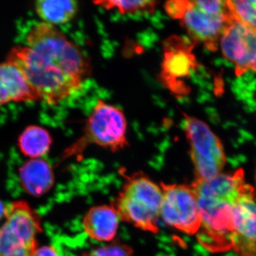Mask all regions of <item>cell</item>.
Instances as JSON below:
<instances>
[{
    "instance_id": "obj_1",
    "label": "cell",
    "mask_w": 256,
    "mask_h": 256,
    "mask_svg": "<svg viewBox=\"0 0 256 256\" xmlns=\"http://www.w3.org/2000/svg\"><path fill=\"white\" fill-rule=\"evenodd\" d=\"M6 60L22 72L40 100L50 106L77 92L90 74L80 48L56 26L42 22L28 32L26 45L13 46Z\"/></svg>"
},
{
    "instance_id": "obj_2",
    "label": "cell",
    "mask_w": 256,
    "mask_h": 256,
    "mask_svg": "<svg viewBox=\"0 0 256 256\" xmlns=\"http://www.w3.org/2000/svg\"><path fill=\"white\" fill-rule=\"evenodd\" d=\"M246 185L242 169L213 178H195L190 184L201 217L197 239L208 252L232 249L233 210Z\"/></svg>"
},
{
    "instance_id": "obj_3",
    "label": "cell",
    "mask_w": 256,
    "mask_h": 256,
    "mask_svg": "<svg viewBox=\"0 0 256 256\" xmlns=\"http://www.w3.org/2000/svg\"><path fill=\"white\" fill-rule=\"evenodd\" d=\"M124 176V184L111 202V206L121 222L132 224L144 232L158 234L162 201L161 188L141 172Z\"/></svg>"
},
{
    "instance_id": "obj_4",
    "label": "cell",
    "mask_w": 256,
    "mask_h": 256,
    "mask_svg": "<svg viewBox=\"0 0 256 256\" xmlns=\"http://www.w3.org/2000/svg\"><path fill=\"white\" fill-rule=\"evenodd\" d=\"M127 128L126 116L120 109L98 100L88 118L82 136L64 152L62 159L80 156L90 144L112 152L124 149L128 146Z\"/></svg>"
},
{
    "instance_id": "obj_5",
    "label": "cell",
    "mask_w": 256,
    "mask_h": 256,
    "mask_svg": "<svg viewBox=\"0 0 256 256\" xmlns=\"http://www.w3.org/2000/svg\"><path fill=\"white\" fill-rule=\"evenodd\" d=\"M5 220L0 227V256H31L38 248L37 236L42 233V218L23 200L6 206Z\"/></svg>"
},
{
    "instance_id": "obj_6",
    "label": "cell",
    "mask_w": 256,
    "mask_h": 256,
    "mask_svg": "<svg viewBox=\"0 0 256 256\" xmlns=\"http://www.w3.org/2000/svg\"><path fill=\"white\" fill-rule=\"evenodd\" d=\"M232 20L227 1L194 0L180 21L194 44L200 42L214 52Z\"/></svg>"
},
{
    "instance_id": "obj_7",
    "label": "cell",
    "mask_w": 256,
    "mask_h": 256,
    "mask_svg": "<svg viewBox=\"0 0 256 256\" xmlns=\"http://www.w3.org/2000/svg\"><path fill=\"white\" fill-rule=\"evenodd\" d=\"M184 116L195 178H210L220 174L226 159L220 138L203 121L186 114Z\"/></svg>"
},
{
    "instance_id": "obj_8",
    "label": "cell",
    "mask_w": 256,
    "mask_h": 256,
    "mask_svg": "<svg viewBox=\"0 0 256 256\" xmlns=\"http://www.w3.org/2000/svg\"><path fill=\"white\" fill-rule=\"evenodd\" d=\"M162 201L160 218L164 224L188 236L201 228V217L196 196L190 184L160 183Z\"/></svg>"
},
{
    "instance_id": "obj_9",
    "label": "cell",
    "mask_w": 256,
    "mask_h": 256,
    "mask_svg": "<svg viewBox=\"0 0 256 256\" xmlns=\"http://www.w3.org/2000/svg\"><path fill=\"white\" fill-rule=\"evenodd\" d=\"M194 46V44L176 36H171L164 42L160 80L174 94L188 92L184 80L197 66L196 58L192 54Z\"/></svg>"
},
{
    "instance_id": "obj_10",
    "label": "cell",
    "mask_w": 256,
    "mask_h": 256,
    "mask_svg": "<svg viewBox=\"0 0 256 256\" xmlns=\"http://www.w3.org/2000/svg\"><path fill=\"white\" fill-rule=\"evenodd\" d=\"M222 54L234 64L237 76L252 70L256 60V31L232 18L220 40Z\"/></svg>"
},
{
    "instance_id": "obj_11",
    "label": "cell",
    "mask_w": 256,
    "mask_h": 256,
    "mask_svg": "<svg viewBox=\"0 0 256 256\" xmlns=\"http://www.w3.org/2000/svg\"><path fill=\"white\" fill-rule=\"evenodd\" d=\"M254 188L248 184L232 214V249L239 256H256V202Z\"/></svg>"
},
{
    "instance_id": "obj_12",
    "label": "cell",
    "mask_w": 256,
    "mask_h": 256,
    "mask_svg": "<svg viewBox=\"0 0 256 256\" xmlns=\"http://www.w3.org/2000/svg\"><path fill=\"white\" fill-rule=\"evenodd\" d=\"M40 101L22 72L11 62L0 63V106Z\"/></svg>"
},
{
    "instance_id": "obj_13",
    "label": "cell",
    "mask_w": 256,
    "mask_h": 256,
    "mask_svg": "<svg viewBox=\"0 0 256 256\" xmlns=\"http://www.w3.org/2000/svg\"><path fill=\"white\" fill-rule=\"evenodd\" d=\"M82 224L84 232L90 238L111 242L117 236L120 218L110 204L99 205L88 210Z\"/></svg>"
},
{
    "instance_id": "obj_14",
    "label": "cell",
    "mask_w": 256,
    "mask_h": 256,
    "mask_svg": "<svg viewBox=\"0 0 256 256\" xmlns=\"http://www.w3.org/2000/svg\"><path fill=\"white\" fill-rule=\"evenodd\" d=\"M20 183L28 194L41 197L46 194L53 188L55 175L46 160L30 159L18 170Z\"/></svg>"
},
{
    "instance_id": "obj_15",
    "label": "cell",
    "mask_w": 256,
    "mask_h": 256,
    "mask_svg": "<svg viewBox=\"0 0 256 256\" xmlns=\"http://www.w3.org/2000/svg\"><path fill=\"white\" fill-rule=\"evenodd\" d=\"M34 8L42 22L56 26L72 21L78 12V4L73 0H40Z\"/></svg>"
},
{
    "instance_id": "obj_16",
    "label": "cell",
    "mask_w": 256,
    "mask_h": 256,
    "mask_svg": "<svg viewBox=\"0 0 256 256\" xmlns=\"http://www.w3.org/2000/svg\"><path fill=\"white\" fill-rule=\"evenodd\" d=\"M52 144L50 132L38 126H30L25 128L18 140V150L30 159H38L46 156Z\"/></svg>"
},
{
    "instance_id": "obj_17",
    "label": "cell",
    "mask_w": 256,
    "mask_h": 256,
    "mask_svg": "<svg viewBox=\"0 0 256 256\" xmlns=\"http://www.w3.org/2000/svg\"><path fill=\"white\" fill-rule=\"evenodd\" d=\"M94 4L106 10H117L120 14H137L138 12L152 13L156 10V1H122V0H107L96 1Z\"/></svg>"
},
{
    "instance_id": "obj_18",
    "label": "cell",
    "mask_w": 256,
    "mask_h": 256,
    "mask_svg": "<svg viewBox=\"0 0 256 256\" xmlns=\"http://www.w3.org/2000/svg\"><path fill=\"white\" fill-rule=\"evenodd\" d=\"M232 18L256 31V0L227 1Z\"/></svg>"
},
{
    "instance_id": "obj_19",
    "label": "cell",
    "mask_w": 256,
    "mask_h": 256,
    "mask_svg": "<svg viewBox=\"0 0 256 256\" xmlns=\"http://www.w3.org/2000/svg\"><path fill=\"white\" fill-rule=\"evenodd\" d=\"M80 256H136L132 248L116 238L108 245L82 252Z\"/></svg>"
},
{
    "instance_id": "obj_20",
    "label": "cell",
    "mask_w": 256,
    "mask_h": 256,
    "mask_svg": "<svg viewBox=\"0 0 256 256\" xmlns=\"http://www.w3.org/2000/svg\"><path fill=\"white\" fill-rule=\"evenodd\" d=\"M190 1L188 0H174L166 2L164 9L166 14L174 20H181L185 11L188 9Z\"/></svg>"
},
{
    "instance_id": "obj_21",
    "label": "cell",
    "mask_w": 256,
    "mask_h": 256,
    "mask_svg": "<svg viewBox=\"0 0 256 256\" xmlns=\"http://www.w3.org/2000/svg\"><path fill=\"white\" fill-rule=\"evenodd\" d=\"M31 256H60L53 246H44L38 247Z\"/></svg>"
},
{
    "instance_id": "obj_22",
    "label": "cell",
    "mask_w": 256,
    "mask_h": 256,
    "mask_svg": "<svg viewBox=\"0 0 256 256\" xmlns=\"http://www.w3.org/2000/svg\"><path fill=\"white\" fill-rule=\"evenodd\" d=\"M5 210H6V206L3 204L2 202L0 200V220L4 216Z\"/></svg>"
},
{
    "instance_id": "obj_23",
    "label": "cell",
    "mask_w": 256,
    "mask_h": 256,
    "mask_svg": "<svg viewBox=\"0 0 256 256\" xmlns=\"http://www.w3.org/2000/svg\"><path fill=\"white\" fill-rule=\"evenodd\" d=\"M250 72H252V73L255 74L256 76V60L255 63H254V66H252V70H250Z\"/></svg>"
}]
</instances>
